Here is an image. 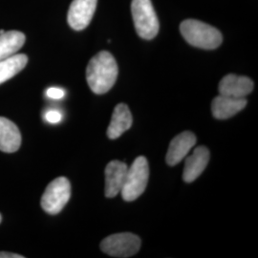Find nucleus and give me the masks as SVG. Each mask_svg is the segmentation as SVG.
Instances as JSON below:
<instances>
[{
	"mask_svg": "<svg viewBox=\"0 0 258 258\" xmlns=\"http://www.w3.org/2000/svg\"><path fill=\"white\" fill-rule=\"evenodd\" d=\"M196 144V136L190 131H184L173 139L168 147L166 153V163L168 166H176Z\"/></svg>",
	"mask_w": 258,
	"mask_h": 258,
	"instance_id": "6e6552de",
	"label": "nucleus"
},
{
	"mask_svg": "<svg viewBox=\"0 0 258 258\" xmlns=\"http://www.w3.org/2000/svg\"><path fill=\"white\" fill-rule=\"evenodd\" d=\"M246 105L247 100L245 98L219 95L212 101V115L215 119L227 120L243 110Z\"/></svg>",
	"mask_w": 258,
	"mask_h": 258,
	"instance_id": "9b49d317",
	"label": "nucleus"
},
{
	"mask_svg": "<svg viewBox=\"0 0 258 258\" xmlns=\"http://www.w3.org/2000/svg\"><path fill=\"white\" fill-rule=\"evenodd\" d=\"M24 256L19 255L17 253H12V252H6V251H1L0 252V258H23Z\"/></svg>",
	"mask_w": 258,
	"mask_h": 258,
	"instance_id": "6ab92c4d",
	"label": "nucleus"
},
{
	"mask_svg": "<svg viewBox=\"0 0 258 258\" xmlns=\"http://www.w3.org/2000/svg\"><path fill=\"white\" fill-rule=\"evenodd\" d=\"M25 43V36L19 31H9L0 35V60L15 55Z\"/></svg>",
	"mask_w": 258,
	"mask_h": 258,
	"instance_id": "2eb2a0df",
	"label": "nucleus"
},
{
	"mask_svg": "<svg viewBox=\"0 0 258 258\" xmlns=\"http://www.w3.org/2000/svg\"><path fill=\"white\" fill-rule=\"evenodd\" d=\"M132 115L128 106L124 103L118 104L112 114L110 124L107 128V136L111 140L119 138L132 125Z\"/></svg>",
	"mask_w": 258,
	"mask_h": 258,
	"instance_id": "4468645a",
	"label": "nucleus"
},
{
	"mask_svg": "<svg viewBox=\"0 0 258 258\" xmlns=\"http://www.w3.org/2000/svg\"><path fill=\"white\" fill-rule=\"evenodd\" d=\"M127 166L120 161H111L105 167V196L113 198L120 194L127 172Z\"/></svg>",
	"mask_w": 258,
	"mask_h": 258,
	"instance_id": "9d476101",
	"label": "nucleus"
},
{
	"mask_svg": "<svg viewBox=\"0 0 258 258\" xmlns=\"http://www.w3.org/2000/svg\"><path fill=\"white\" fill-rule=\"evenodd\" d=\"M148 177L149 166L148 160L144 156L136 158L127 169L125 180L120 190L123 200L131 202L144 194L148 185Z\"/></svg>",
	"mask_w": 258,
	"mask_h": 258,
	"instance_id": "7ed1b4c3",
	"label": "nucleus"
},
{
	"mask_svg": "<svg viewBox=\"0 0 258 258\" xmlns=\"http://www.w3.org/2000/svg\"><path fill=\"white\" fill-rule=\"evenodd\" d=\"M98 0H73L68 11L67 20L70 27L82 31L91 22Z\"/></svg>",
	"mask_w": 258,
	"mask_h": 258,
	"instance_id": "0eeeda50",
	"label": "nucleus"
},
{
	"mask_svg": "<svg viewBox=\"0 0 258 258\" xmlns=\"http://www.w3.org/2000/svg\"><path fill=\"white\" fill-rule=\"evenodd\" d=\"M218 89L220 95L234 98H245L253 90V82L248 77L227 75L222 79Z\"/></svg>",
	"mask_w": 258,
	"mask_h": 258,
	"instance_id": "1a4fd4ad",
	"label": "nucleus"
},
{
	"mask_svg": "<svg viewBox=\"0 0 258 258\" xmlns=\"http://www.w3.org/2000/svg\"><path fill=\"white\" fill-rule=\"evenodd\" d=\"M5 32H4V30H0V35H2V34H4Z\"/></svg>",
	"mask_w": 258,
	"mask_h": 258,
	"instance_id": "aec40b11",
	"label": "nucleus"
},
{
	"mask_svg": "<svg viewBox=\"0 0 258 258\" xmlns=\"http://www.w3.org/2000/svg\"><path fill=\"white\" fill-rule=\"evenodd\" d=\"M140 248V237L130 232L112 234L101 243L102 251L113 257H131L138 252Z\"/></svg>",
	"mask_w": 258,
	"mask_h": 258,
	"instance_id": "423d86ee",
	"label": "nucleus"
},
{
	"mask_svg": "<svg viewBox=\"0 0 258 258\" xmlns=\"http://www.w3.org/2000/svg\"><path fill=\"white\" fill-rule=\"evenodd\" d=\"M210 161V151L206 147H198L194 153L185 159L183 179L185 183H191L203 173Z\"/></svg>",
	"mask_w": 258,
	"mask_h": 258,
	"instance_id": "f8f14e48",
	"label": "nucleus"
},
{
	"mask_svg": "<svg viewBox=\"0 0 258 258\" xmlns=\"http://www.w3.org/2000/svg\"><path fill=\"white\" fill-rule=\"evenodd\" d=\"M27 62V55L24 54H15L0 60V84L19 74L24 69Z\"/></svg>",
	"mask_w": 258,
	"mask_h": 258,
	"instance_id": "dca6fc26",
	"label": "nucleus"
},
{
	"mask_svg": "<svg viewBox=\"0 0 258 258\" xmlns=\"http://www.w3.org/2000/svg\"><path fill=\"white\" fill-rule=\"evenodd\" d=\"M46 95L48 98L52 100H60L64 97L65 91L58 87H50L47 89Z\"/></svg>",
	"mask_w": 258,
	"mask_h": 258,
	"instance_id": "f3484780",
	"label": "nucleus"
},
{
	"mask_svg": "<svg viewBox=\"0 0 258 258\" xmlns=\"http://www.w3.org/2000/svg\"><path fill=\"white\" fill-rule=\"evenodd\" d=\"M21 145V134L19 127L4 117H0V150L13 153L19 150Z\"/></svg>",
	"mask_w": 258,
	"mask_h": 258,
	"instance_id": "ddd939ff",
	"label": "nucleus"
},
{
	"mask_svg": "<svg viewBox=\"0 0 258 258\" xmlns=\"http://www.w3.org/2000/svg\"><path fill=\"white\" fill-rule=\"evenodd\" d=\"M45 120L49 123H58L62 120V114L57 110L47 111L45 114Z\"/></svg>",
	"mask_w": 258,
	"mask_h": 258,
	"instance_id": "a211bd4d",
	"label": "nucleus"
},
{
	"mask_svg": "<svg viewBox=\"0 0 258 258\" xmlns=\"http://www.w3.org/2000/svg\"><path fill=\"white\" fill-rule=\"evenodd\" d=\"M1 220H2V218H1V214H0V222H1Z\"/></svg>",
	"mask_w": 258,
	"mask_h": 258,
	"instance_id": "412c9836",
	"label": "nucleus"
},
{
	"mask_svg": "<svg viewBox=\"0 0 258 258\" xmlns=\"http://www.w3.org/2000/svg\"><path fill=\"white\" fill-rule=\"evenodd\" d=\"M131 13L140 37L148 40L156 37L160 25L151 0H132Z\"/></svg>",
	"mask_w": 258,
	"mask_h": 258,
	"instance_id": "20e7f679",
	"label": "nucleus"
},
{
	"mask_svg": "<svg viewBox=\"0 0 258 258\" xmlns=\"http://www.w3.org/2000/svg\"><path fill=\"white\" fill-rule=\"evenodd\" d=\"M118 64L114 56L107 51L94 55L86 68V80L90 89L97 95L110 90L118 78Z\"/></svg>",
	"mask_w": 258,
	"mask_h": 258,
	"instance_id": "f257e3e1",
	"label": "nucleus"
},
{
	"mask_svg": "<svg viewBox=\"0 0 258 258\" xmlns=\"http://www.w3.org/2000/svg\"><path fill=\"white\" fill-rule=\"evenodd\" d=\"M71 196V184L65 177H58L47 185L41 197V207L44 212L55 215L62 211Z\"/></svg>",
	"mask_w": 258,
	"mask_h": 258,
	"instance_id": "39448f33",
	"label": "nucleus"
},
{
	"mask_svg": "<svg viewBox=\"0 0 258 258\" xmlns=\"http://www.w3.org/2000/svg\"><path fill=\"white\" fill-rule=\"evenodd\" d=\"M180 31L190 45L205 50L218 48L223 40L219 30L196 19L184 20L180 25Z\"/></svg>",
	"mask_w": 258,
	"mask_h": 258,
	"instance_id": "f03ea898",
	"label": "nucleus"
}]
</instances>
